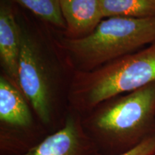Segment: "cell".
Instances as JSON below:
<instances>
[{"label": "cell", "instance_id": "obj_6", "mask_svg": "<svg viewBox=\"0 0 155 155\" xmlns=\"http://www.w3.org/2000/svg\"><path fill=\"white\" fill-rule=\"evenodd\" d=\"M20 28L12 9L4 0L0 6V58L8 76L18 85V63L20 52Z\"/></svg>", "mask_w": 155, "mask_h": 155}, {"label": "cell", "instance_id": "obj_10", "mask_svg": "<svg viewBox=\"0 0 155 155\" xmlns=\"http://www.w3.org/2000/svg\"><path fill=\"white\" fill-rule=\"evenodd\" d=\"M28 9L43 20L60 28H65L61 13L60 0H9Z\"/></svg>", "mask_w": 155, "mask_h": 155}, {"label": "cell", "instance_id": "obj_9", "mask_svg": "<svg viewBox=\"0 0 155 155\" xmlns=\"http://www.w3.org/2000/svg\"><path fill=\"white\" fill-rule=\"evenodd\" d=\"M104 17H155V0H101Z\"/></svg>", "mask_w": 155, "mask_h": 155}, {"label": "cell", "instance_id": "obj_8", "mask_svg": "<svg viewBox=\"0 0 155 155\" xmlns=\"http://www.w3.org/2000/svg\"><path fill=\"white\" fill-rule=\"evenodd\" d=\"M0 120L17 127H27L32 122V115L19 89L10 81L0 78Z\"/></svg>", "mask_w": 155, "mask_h": 155}, {"label": "cell", "instance_id": "obj_11", "mask_svg": "<svg viewBox=\"0 0 155 155\" xmlns=\"http://www.w3.org/2000/svg\"><path fill=\"white\" fill-rule=\"evenodd\" d=\"M155 153V135L145 137L139 144L119 155H152Z\"/></svg>", "mask_w": 155, "mask_h": 155}, {"label": "cell", "instance_id": "obj_1", "mask_svg": "<svg viewBox=\"0 0 155 155\" xmlns=\"http://www.w3.org/2000/svg\"><path fill=\"white\" fill-rule=\"evenodd\" d=\"M153 43L155 17H113L102 20L88 35L66 39L63 44L78 65L91 71Z\"/></svg>", "mask_w": 155, "mask_h": 155}, {"label": "cell", "instance_id": "obj_5", "mask_svg": "<svg viewBox=\"0 0 155 155\" xmlns=\"http://www.w3.org/2000/svg\"><path fill=\"white\" fill-rule=\"evenodd\" d=\"M70 38L91 34L104 18L101 0H60Z\"/></svg>", "mask_w": 155, "mask_h": 155}, {"label": "cell", "instance_id": "obj_7", "mask_svg": "<svg viewBox=\"0 0 155 155\" xmlns=\"http://www.w3.org/2000/svg\"><path fill=\"white\" fill-rule=\"evenodd\" d=\"M86 144L75 120L70 117L57 132L20 155H84Z\"/></svg>", "mask_w": 155, "mask_h": 155}, {"label": "cell", "instance_id": "obj_3", "mask_svg": "<svg viewBox=\"0 0 155 155\" xmlns=\"http://www.w3.org/2000/svg\"><path fill=\"white\" fill-rule=\"evenodd\" d=\"M155 114V83L119 98L101 112L96 129L117 140H129L142 134Z\"/></svg>", "mask_w": 155, "mask_h": 155}, {"label": "cell", "instance_id": "obj_2", "mask_svg": "<svg viewBox=\"0 0 155 155\" xmlns=\"http://www.w3.org/2000/svg\"><path fill=\"white\" fill-rule=\"evenodd\" d=\"M75 91L89 107L155 83V43L77 77Z\"/></svg>", "mask_w": 155, "mask_h": 155}, {"label": "cell", "instance_id": "obj_4", "mask_svg": "<svg viewBox=\"0 0 155 155\" xmlns=\"http://www.w3.org/2000/svg\"><path fill=\"white\" fill-rule=\"evenodd\" d=\"M18 86L43 123L51 118V90L49 76L38 45L26 32L20 30Z\"/></svg>", "mask_w": 155, "mask_h": 155}]
</instances>
